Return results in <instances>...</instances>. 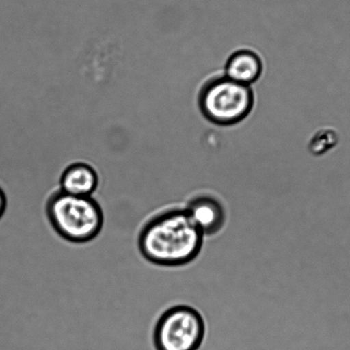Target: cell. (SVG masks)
<instances>
[{
    "instance_id": "cell-1",
    "label": "cell",
    "mask_w": 350,
    "mask_h": 350,
    "mask_svg": "<svg viewBox=\"0 0 350 350\" xmlns=\"http://www.w3.org/2000/svg\"><path fill=\"white\" fill-rule=\"evenodd\" d=\"M204 237L185 208H172L155 214L146 222L139 233L137 245L148 262L178 267L198 257Z\"/></svg>"
},
{
    "instance_id": "cell-2",
    "label": "cell",
    "mask_w": 350,
    "mask_h": 350,
    "mask_svg": "<svg viewBox=\"0 0 350 350\" xmlns=\"http://www.w3.org/2000/svg\"><path fill=\"white\" fill-rule=\"evenodd\" d=\"M46 214L54 231L69 243H90L103 230V210L93 196H72L57 190L46 200Z\"/></svg>"
},
{
    "instance_id": "cell-3",
    "label": "cell",
    "mask_w": 350,
    "mask_h": 350,
    "mask_svg": "<svg viewBox=\"0 0 350 350\" xmlns=\"http://www.w3.org/2000/svg\"><path fill=\"white\" fill-rule=\"evenodd\" d=\"M198 102L200 111L211 123L230 126L250 114L254 96L250 86L223 76L212 78L203 85Z\"/></svg>"
},
{
    "instance_id": "cell-4",
    "label": "cell",
    "mask_w": 350,
    "mask_h": 350,
    "mask_svg": "<svg viewBox=\"0 0 350 350\" xmlns=\"http://www.w3.org/2000/svg\"><path fill=\"white\" fill-rule=\"evenodd\" d=\"M205 334L200 312L188 305H176L159 316L152 341L156 350H198Z\"/></svg>"
},
{
    "instance_id": "cell-5",
    "label": "cell",
    "mask_w": 350,
    "mask_h": 350,
    "mask_svg": "<svg viewBox=\"0 0 350 350\" xmlns=\"http://www.w3.org/2000/svg\"><path fill=\"white\" fill-rule=\"evenodd\" d=\"M185 208L205 237L216 235L226 226V208L222 202L213 196H196L189 200Z\"/></svg>"
},
{
    "instance_id": "cell-6",
    "label": "cell",
    "mask_w": 350,
    "mask_h": 350,
    "mask_svg": "<svg viewBox=\"0 0 350 350\" xmlns=\"http://www.w3.org/2000/svg\"><path fill=\"white\" fill-rule=\"evenodd\" d=\"M98 175L91 165L75 163L68 166L60 176V190L69 195L93 196L98 186Z\"/></svg>"
},
{
    "instance_id": "cell-7",
    "label": "cell",
    "mask_w": 350,
    "mask_h": 350,
    "mask_svg": "<svg viewBox=\"0 0 350 350\" xmlns=\"http://www.w3.org/2000/svg\"><path fill=\"white\" fill-rule=\"evenodd\" d=\"M263 63L257 53L250 50H239L227 60L226 76L237 83L250 86L262 74Z\"/></svg>"
},
{
    "instance_id": "cell-8",
    "label": "cell",
    "mask_w": 350,
    "mask_h": 350,
    "mask_svg": "<svg viewBox=\"0 0 350 350\" xmlns=\"http://www.w3.org/2000/svg\"><path fill=\"white\" fill-rule=\"evenodd\" d=\"M338 142V135L336 132L332 130H323L315 135L314 140L311 142V150L315 154H324L335 147Z\"/></svg>"
},
{
    "instance_id": "cell-9",
    "label": "cell",
    "mask_w": 350,
    "mask_h": 350,
    "mask_svg": "<svg viewBox=\"0 0 350 350\" xmlns=\"http://www.w3.org/2000/svg\"><path fill=\"white\" fill-rule=\"evenodd\" d=\"M6 208H8V198L4 190L0 187V219L4 216Z\"/></svg>"
}]
</instances>
